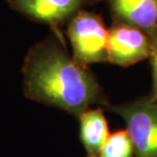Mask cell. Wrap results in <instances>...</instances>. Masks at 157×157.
Masks as SVG:
<instances>
[{"instance_id": "6da1fadb", "label": "cell", "mask_w": 157, "mask_h": 157, "mask_svg": "<svg viewBox=\"0 0 157 157\" xmlns=\"http://www.w3.org/2000/svg\"><path fill=\"white\" fill-rule=\"evenodd\" d=\"M23 76L27 98L77 118L93 105H109L93 73L68 55L61 40L35 44L24 59Z\"/></svg>"}, {"instance_id": "7a4b0ae2", "label": "cell", "mask_w": 157, "mask_h": 157, "mask_svg": "<svg viewBox=\"0 0 157 157\" xmlns=\"http://www.w3.org/2000/svg\"><path fill=\"white\" fill-rule=\"evenodd\" d=\"M107 108L124 119L134 157H157V101L148 97Z\"/></svg>"}, {"instance_id": "3957f363", "label": "cell", "mask_w": 157, "mask_h": 157, "mask_svg": "<svg viewBox=\"0 0 157 157\" xmlns=\"http://www.w3.org/2000/svg\"><path fill=\"white\" fill-rule=\"evenodd\" d=\"M67 34L73 57L80 64L108 61L109 31L98 15L78 10L68 21Z\"/></svg>"}, {"instance_id": "277c9868", "label": "cell", "mask_w": 157, "mask_h": 157, "mask_svg": "<svg viewBox=\"0 0 157 157\" xmlns=\"http://www.w3.org/2000/svg\"><path fill=\"white\" fill-rule=\"evenodd\" d=\"M150 53L151 42L144 31L125 24L109 30V62L119 67H130L149 58Z\"/></svg>"}, {"instance_id": "5b68a950", "label": "cell", "mask_w": 157, "mask_h": 157, "mask_svg": "<svg viewBox=\"0 0 157 157\" xmlns=\"http://www.w3.org/2000/svg\"><path fill=\"white\" fill-rule=\"evenodd\" d=\"M12 9L57 29L59 25L70 21L80 10L83 0H6Z\"/></svg>"}, {"instance_id": "8992f818", "label": "cell", "mask_w": 157, "mask_h": 157, "mask_svg": "<svg viewBox=\"0 0 157 157\" xmlns=\"http://www.w3.org/2000/svg\"><path fill=\"white\" fill-rule=\"evenodd\" d=\"M109 3L124 24L147 33L157 29V0H109Z\"/></svg>"}, {"instance_id": "52a82bcc", "label": "cell", "mask_w": 157, "mask_h": 157, "mask_svg": "<svg viewBox=\"0 0 157 157\" xmlns=\"http://www.w3.org/2000/svg\"><path fill=\"white\" fill-rule=\"evenodd\" d=\"M80 139L86 157H99L109 135L108 122L101 107L89 108L78 117Z\"/></svg>"}, {"instance_id": "ba28073f", "label": "cell", "mask_w": 157, "mask_h": 157, "mask_svg": "<svg viewBox=\"0 0 157 157\" xmlns=\"http://www.w3.org/2000/svg\"><path fill=\"white\" fill-rule=\"evenodd\" d=\"M99 157H134V147L127 130L109 135Z\"/></svg>"}, {"instance_id": "9c48e42d", "label": "cell", "mask_w": 157, "mask_h": 157, "mask_svg": "<svg viewBox=\"0 0 157 157\" xmlns=\"http://www.w3.org/2000/svg\"><path fill=\"white\" fill-rule=\"evenodd\" d=\"M151 42V53L150 61L152 65V92L149 97L154 101H157V29L148 33Z\"/></svg>"}, {"instance_id": "30bf717a", "label": "cell", "mask_w": 157, "mask_h": 157, "mask_svg": "<svg viewBox=\"0 0 157 157\" xmlns=\"http://www.w3.org/2000/svg\"><path fill=\"white\" fill-rule=\"evenodd\" d=\"M87 1H89V2H93V1H97V0H87Z\"/></svg>"}]
</instances>
